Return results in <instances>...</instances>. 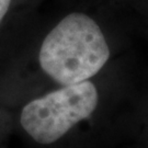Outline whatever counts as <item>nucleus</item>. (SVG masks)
Here are the masks:
<instances>
[{"instance_id": "nucleus-4", "label": "nucleus", "mask_w": 148, "mask_h": 148, "mask_svg": "<svg viewBox=\"0 0 148 148\" xmlns=\"http://www.w3.org/2000/svg\"><path fill=\"white\" fill-rule=\"evenodd\" d=\"M11 122L10 116L8 111L0 106V148H7L5 147V139L8 132L11 130Z\"/></svg>"}, {"instance_id": "nucleus-3", "label": "nucleus", "mask_w": 148, "mask_h": 148, "mask_svg": "<svg viewBox=\"0 0 148 148\" xmlns=\"http://www.w3.org/2000/svg\"><path fill=\"white\" fill-rule=\"evenodd\" d=\"M19 0H0V44Z\"/></svg>"}, {"instance_id": "nucleus-2", "label": "nucleus", "mask_w": 148, "mask_h": 148, "mask_svg": "<svg viewBox=\"0 0 148 148\" xmlns=\"http://www.w3.org/2000/svg\"><path fill=\"white\" fill-rule=\"evenodd\" d=\"M99 100L97 85L87 80L32 95L16 104V114L8 113L11 125L16 124L30 142L40 147H51L92 116Z\"/></svg>"}, {"instance_id": "nucleus-1", "label": "nucleus", "mask_w": 148, "mask_h": 148, "mask_svg": "<svg viewBox=\"0 0 148 148\" xmlns=\"http://www.w3.org/2000/svg\"><path fill=\"white\" fill-rule=\"evenodd\" d=\"M110 56L111 49L98 22L84 12H70L44 34L35 64L43 80L59 87L93 78Z\"/></svg>"}]
</instances>
